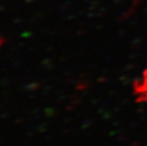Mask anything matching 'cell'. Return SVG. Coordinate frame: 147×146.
Wrapping results in <instances>:
<instances>
[{
	"instance_id": "6da1fadb",
	"label": "cell",
	"mask_w": 147,
	"mask_h": 146,
	"mask_svg": "<svg viewBox=\"0 0 147 146\" xmlns=\"http://www.w3.org/2000/svg\"><path fill=\"white\" fill-rule=\"evenodd\" d=\"M2 44V41H0V45H1Z\"/></svg>"
}]
</instances>
